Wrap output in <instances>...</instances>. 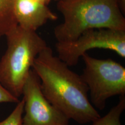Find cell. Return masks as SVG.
Returning <instances> with one entry per match:
<instances>
[{"label":"cell","mask_w":125,"mask_h":125,"mask_svg":"<svg viewBox=\"0 0 125 125\" xmlns=\"http://www.w3.org/2000/svg\"><path fill=\"white\" fill-rule=\"evenodd\" d=\"M93 49L109 50L125 58V30L90 29L74 41L56 44L58 57L69 67L76 65L83 54Z\"/></svg>","instance_id":"cell-5"},{"label":"cell","mask_w":125,"mask_h":125,"mask_svg":"<svg viewBox=\"0 0 125 125\" xmlns=\"http://www.w3.org/2000/svg\"><path fill=\"white\" fill-rule=\"evenodd\" d=\"M7 48L0 60V81L13 96H22L23 88L37 56L48 46L36 31L17 25L7 32Z\"/></svg>","instance_id":"cell-3"},{"label":"cell","mask_w":125,"mask_h":125,"mask_svg":"<svg viewBox=\"0 0 125 125\" xmlns=\"http://www.w3.org/2000/svg\"><path fill=\"white\" fill-rule=\"evenodd\" d=\"M57 9L64 21L54 29L57 42L76 40L94 29L125 30V18L117 0H59Z\"/></svg>","instance_id":"cell-2"},{"label":"cell","mask_w":125,"mask_h":125,"mask_svg":"<svg viewBox=\"0 0 125 125\" xmlns=\"http://www.w3.org/2000/svg\"><path fill=\"white\" fill-rule=\"evenodd\" d=\"M13 12L18 25L32 31L57 19L48 5L36 0H14Z\"/></svg>","instance_id":"cell-7"},{"label":"cell","mask_w":125,"mask_h":125,"mask_svg":"<svg viewBox=\"0 0 125 125\" xmlns=\"http://www.w3.org/2000/svg\"><path fill=\"white\" fill-rule=\"evenodd\" d=\"M19 99L16 97L6 88L0 81V103H18Z\"/></svg>","instance_id":"cell-11"},{"label":"cell","mask_w":125,"mask_h":125,"mask_svg":"<svg viewBox=\"0 0 125 125\" xmlns=\"http://www.w3.org/2000/svg\"><path fill=\"white\" fill-rule=\"evenodd\" d=\"M82 57L85 68L81 76L95 108L103 110L108 98L125 95V68L122 65L111 59L94 58L87 53Z\"/></svg>","instance_id":"cell-4"},{"label":"cell","mask_w":125,"mask_h":125,"mask_svg":"<svg viewBox=\"0 0 125 125\" xmlns=\"http://www.w3.org/2000/svg\"><path fill=\"white\" fill-rule=\"evenodd\" d=\"M118 4L119 5L120 9H121L122 12L125 15V0H117Z\"/></svg>","instance_id":"cell-12"},{"label":"cell","mask_w":125,"mask_h":125,"mask_svg":"<svg viewBox=\"0 0 125 125\" xmlns=\"http://www.w3.org/2000/svg\"><path fill=\"white\" fill-rule=\"evenodd\" d=\"M32 70L40 79L44 96L70 120L86 124L101 116L90 103L88 87L81 76L54 56L50 47L39 53Z\"/></svg>","instance_id":"cell-1"},{"label":"cell","mask_w":125,"mask_h":125,"mask_svg":"<svg viewBox=\"0 0 125 125\" xmlns=\"http://www.w3.org/2000/svg\"><path fill=\"white\" fill-rule=\"evenodd\" d=\"M54 1H59V0H54Z\"/></svg>","instance_id":"cell-14"},{"label":"cell","mask_w":125,"mask_h":125,"mask_svg":"<svg viewBox=\"0 0 125 125\" xmlns=\"http://www.w3.org/2000/svg\"><path fill=\"white\" fill-rule=\"evenodd\" d=\"M14 0H0V37L18 25L13 12Z\"/></svg>","instance_id":"cell-8"},{"label":"cell","mask_w":125,"mask_h":125,"mask_svg":"<svg viewBox=\"0 0 125 125\" xmlns=\"http://www.w3.org/2000/svg\"><path fill=\"white\" fill-rule=\"evenodd\" d=\"M24 109V100H19L10 115L0 121V125H21Z\"/></svg>","instance_id":"cell-10"},{"label":"cell","mask_w":125,"mask_h":125,"mask_svg":"<svg viewBox=\"0 0 125 125\" xmlns=\"http://www.w3.org/2000/svg\"><path fill=\"white\" fill-rule=\"evenodd\" d=\"M125 109V95L119 96V100L105 116L100 117L92 125H122L121 116Z\"/></svg>","instance_id":"cell-9"},{"label":"cell","mask_w":125,"mask_h":125,"mask_svg":"<svg viewBox=\"0 0 125 125\" xmlns=\"http://www.w3.org/2000/svg\"><path fill=\"white\" fill-rule=\"evenodd\" d=\"M36 1H38L39 2L43 3V4L46 5H48L52 0H36Z\"/></svg>","instance_id":"cell-13"},{"label":"cell","mask_w":125,"mask_h":125,"mask_svg":"<svg viewBox=\"0 0 125 125\" xmlns=\"http://www.w3.org/2000/svg\"><path fill=\"white\" fill-rule=\"evenodd\" d=\"M24 109L21 125H70V119L43 94L40 80L32 69L22 91Z\"/></svg>","instance_id":"cell-6"}]
</instances>
